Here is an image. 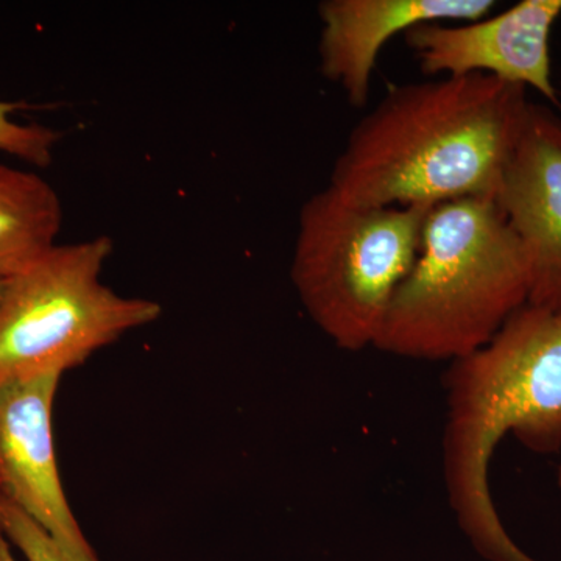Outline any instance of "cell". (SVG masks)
I'll return each instance as SVG.
<instances>
[{
    "mask_svg": "<svg viewBox=\"0 0 561 561\" xmlns=\"http://www.w3.org/2000/svg\"><path fill=\"white\" fill-rule=\"evenodd\" d=\"M526 92L485 73L393 87L354 125L328 186L378 208L496 198L529 111Z\"/></svg>",
    "mask_w": 561,
    "mask_h": 561,
    "instance_id": "obj_1",
    "label": "cell"
},
{
    "mask_svg": "<svg viewBox=\"0 0 561 561\" xmlns=\"http://www.w3.org/2000/svg\"><path fill=\"white\" fill-rule=\"evenodd\" d=\"M443 468L449 504L490 561H535L502 526L489 470L497 443L515 435L535 453L561 448V309L527 302L482 348L451 362Z\"/></svg>",
    "mask_w": 561,
    "mask_h": 561,
    "instance_id": "obj_2",
    "label": "cell"
},
{
    "mask_svg": "<svg viewBox=\"0 0 561 561\" xmlns=\"http://www.w3.org/2000/svg\"><path fill=\"white\" fill-rule=\"evenodd\" d=\"M529 290L526 254L496 198L432 206L375 348L404 359H459L486 345L529 302Z\"/></svg>",
    "mask_w": 561,
    "mask_h": 561,
    "instance_id": "obj_3",
    "label": "cell"
},
{
    "mask_svg": "<svg viewBox=\"0 0 561 561\" xmlns=\"http://www.w3.org/2000/svg\"><path fill=\"white\" fill-rule=\"evenodd\" d=\"M431 208L356 205L330 186L301 206L291 283L335 346L375 348L391 300L419 256Z\"/></svg>",
    "mask_w": 561,
    "mask_h": 561,
    "instance_id": "obj_4",
    "label": "cell"
},
{
    "mask_svg": "<svg viewBox=\"0 0 561 561\" xmlns=\"http://www.w3.org/2000/svg\"><path fill=\"white\" fill-rule=\"evenodd\" d=\"M106 236L54 247L0 297V390L80 367L122 335L153 323L160 302L106 286Z\"/></svg>",
    "mask_w": 561,
    "mask_h": 561,
    "instance_id": "obj_5",
    "label": "cell"
},
{
    "mask_svg": "<svg viewBox=\"0 0 561 561\" xmlns=\"http://www.w3.org/2000/svg\"><path fill=\"white\" fill-rule=\"evenodd\" d=\"M560 16L561 0H523L496 16L465 25L423 24L404 36L424 76L485 73L557 102L549 43Z\"/></svg>",
    "mask_w": 561,
    "mask_h": 561,
    "instance_id": "obj_6",
    "label": "cell"
},
{
    "mask_svg": "<svg viewBox=\"0 0 561 561\" xmlns=\"http://www.w3.org/2000/svg\"><path fill=\"white\" fill-rule=\"evenodd\" d=\"M61 376L0 390V497L16 505L76 561H101L70 508L55 454L54 402Z\"/></svg>",
    "mask_w": 561,
    "mask_h": 561,
    "instance_id": "obj_7",
    "label": "cell"
},
{
    "mask_svg": "<svg viewBox=\"0 0 561 561\" xmlns=\"http://www.w3.org/2000/svg\"><path fill=\"white\" fill-rule=\"evenodd\" d=\"M529 265V305L561 309V119L530 103L496 194Z\"/></svg>",
    "mask_w": 561,
    "mask_h": 561,
    "instance_id": "obj_8",
    "label": "cell"
},
{
    "mask_svg": "<svg viewBox=\"0 0 561 561\" xmlns=\"http://www.w3.org/2000/svg\"><path fill=\"white\" fill-rule=\"evenodd\" d=\"M494 5L491 0H324L319 5L321 73L362 108L370 99L379 54L393 36L423 24L483 20Z\"/></svg>",
    "mask_w": 561,
    "mask_h": 561,
    "instance_id": "obj_9",
    "label": "cell"
},
{
    "mask_svg": "<svg viewBox=\"0 0 561 561\" xmlns=\"http://www.w3.org/2000/svg\"><path fill=\"white\" fill-rule=\"evenodd\" d=\"M61 224L57 191L38 173L0 162V279L22 275L49 254Z\"/></svg>",
    "mask_w": 561,
    "mask_h": 561,
    "instance_id": "obj_10",
    "label": "cell"
},
{
    "mask_svg": "<svg viewBox=\"0 0 561 561\" xmlns=\"http://www.w3.org/2000/svg\"><path fill=\"white\" fill-rule=\"evenodd\" d=\"M31 108L22 102L0 101V151L20 158L35 168H47L61 133L38 124H21L13 119L18 111Z\"/></svg>",
    "mask_w": 561,
    "mask_h": 561,
    "instance_id": "obj_11",
    "label": "cell"
},
{
    "mask_svg": "<svg viewBox=\"0 0 561 561\" xmlns=\"http://www.w3.org/2000/svg\"><path fill=\"white\" fill-rule=\"evenodd\" d=\"M0 530L27 561H76L16 505L0 497Z\"/></svg>",
    "mask_w": 561,
    "mask_h": 561,
    "instance_id": "obj_12",
    "label": "cell"
},
{
    "mask_svg": "<svg viewBox=\"0 0 561 561\" xmlns=\"http://www.w3.org/2000/svg\"><path fill=\"white\" fill-rule=\"evenodd\" d=\"M0 561H16L14 559L13 552H11L10 541L7 540L3 531L0 530Z\"/></svg>",
    "mask_w": 561,
    "mask_h": 561,
    "instance_id": "obj_13",
    "label": "cell"
},
{
    "mask_svg": "<svg viewBox=\"0 0 561 561\" xmlns=\"http://www.w3.org/2000/svg\"><path fill=\"white\" fill-rule=\"evenodd\" d=\"M7 280L0 279V297H2L3 289H5Z\"/></svg>",
    "mask_w": 561,
    "mask_h": 561,
    "instance_id": "obj_14",
    "label": "cell"
},
{
    "mask_svg": "<svg viewBox=\"0 0 561 561\" xmlns=\"http://www.w3.org/2000/svg\"><path fill=\"white\" fill-rule=\"evenodd\" d=\"M557 482H559V486L561 489V467L559 468V476H557Z\"/></svg>",
    "mask_w": 561,
    "mask_h": 561,
    "instance_id": "obj_15",
    "label": "cell"
}]
</instances>
